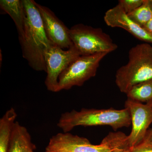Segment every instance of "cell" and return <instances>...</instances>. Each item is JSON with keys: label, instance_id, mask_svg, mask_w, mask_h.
<instances>
[{"label": "cell", "instance_id": "cell-1", "mask_svg": "<svg viewBox=\"0 0 152 152\" xmlns=\"http://www.w3.org/2000/svg\"><path fill=\"white\" fill-rule=\"evenodd\" d=\"M26 14L24 30L19 37L23 57L37 71L46 72L45 56L53 45L47 37L40 14L33 0H23Z\"/></svg>", "mask_w": 152, "mask_h": 152}, {"label": "cell", "instance_id": "cell-2", "mask_svg": "<svg viewBox=\"0 0 152 152\" xmlns=\"http://www.w3.org/2000/svg\"><path fill=\"white\" fill-rule=\"evenodd\" d=\"M131 125L129 112L126 108L82 109L78 111L72 110L61 115L57 126L64 133H68L78 126H108L114 130Z\"/></svg>", "mask_w": 152, "mask_h": 152}, {"label": "cell", "instance_id": "cell-3", "mask_svg": "<svg viewBox=\"0 0 152 152\" xmlns=\"http://www.w3.org/2000/svg\"><path fill=\"white\" fill-rule=\"evenodd\" d=\"M152 79V47L144 43L130 50L129 61L120 67L115 75V83L126 94L135 85Z\"/></svg>", "mask_w": 152, "mask_h": 152}, {"label": "cell", "instance_id": "cell-4", "mask_svg": "<svg viewBox=\"0 0 152 152\" xmlns=\"http://www.w3.org/2000/svg\"><path fill=\"white\" fill-rule=\"evenodd\" d=\"M69 36L74 45L81 56L100 53L109 54L118 48L110 35L100 28L79 24L69 29Z\"/></svg>", "mask_w": 152, "mask_h": 152}, {"label": "cell", "instance_id": "cell-5", "mask_svg": "<svg viewBox=\"0 0 152 152\" xmlns=\"http://www.w3.org/2000/svg\"><path fill=\"white\" fill-rule=\"evenodd\" d=\"M107 54L100 53L79 57L60 75L58 92L74 86H81L95 77L101 61Z\"/></svg>", "mask_w": 152, "mask_h": 152}, {"label": "cell", "instance_id": "cell-6", "mask_svg": "<svg viewBox=\"0 0 152 152\" xmlns=\"http://www.w3.org/2000/svg\"><path fill=\"white\" fill-rule=\"evenodd\" d=\"M80 56L74 45L66 50L53 45L48 50L45 56L47 74L45 85L47 89L53 92H58L60 75Z\"/></svg>", "mask_w": 152, "mask_h": 152}, {"label": "cell", "instance_id": "cell-7", "mask_svg": "<svg viewBox=\"0 0 152 152\" xmlns=\"http://www.w3.org/2000/svg\"><path fill=\"white\" fill-rule=\"evenodd\" d=\"M125 108L130 115L132 129L128 137L130 145L134 148L145 140L152 123V105L127 99L125 102Z\"/></svg>", "mask_w": 152, "mask_h": 152}, {"label": "cell", "instance_id": "cell-8", "mask_svg": "<svg viewBox=\"0 0 152 152\" xmlns=\"http://www.w3.org/2000/svg\"><path fill=\"white\" fill-rule=\"evenodd\" d=\"M46 151L50 152H112L105 144L91 143L86 138L70 133H59L53 136Z\"/></svg>", "mask_w": 152, "mask_h": 152}, {"label": "cell", "instance_id": "cell-9", "mask_svg": "<svg viewBox=\"0 0 152 152\" xmlns=\"http://www.w3.org/2000/svg\"><path fill=\"white\" fill-rule=\"evenodd\" d=\"M34 4L40 14L44 29L49 39L61 48H69L73 45L70 37L69 29L48 8L35 1Z\"/></svg>", "mask_w": 152, "mask_h": 152}, {"label": "cell", "instance_id": "cell-10", "mask_svg": "<svg viewBox=\"0 0 152 152\" xmlns=\"http://www.w3.org/2000/svg\"><path fill=\"white\" fill-rule=\"evenodd\" d=\"M104 18L109 26L121 28L140 40L152 43V35L130 18L118 4L107 11Z\"/></svg>", "mask_w": 152, "mask_h": 152}, {"label": "cell", "instance_id": "cell-11", "mask_svg": "<svg viewBox=\"0 0 152 152\" xmlns=\"http://www.w3.org/2000/svg\"><path fill=\"white\" fill-rule=\"evenodd\" d=\"M35 149L26 128L16 121L12 131L8 152H34Z\"/></svg>", "mask_w": 152, "mask_h": 152}, {"label": "cell", "instance_id": "cell-12", "mask_svg": "<svg viewBox=\"0 0 152 152\" xmlns=\"http://www.w3.org/2000/svg\"><path fill=\"white\" fill-rule=\"evenodd\" d=\"M0 7L8 14L14 21L18 37L23 35L26 20V11L23 0H1Z\"/></svg>", "mask_w": 152, "mask_h": 152}, {"label": "cell", "instance_id": "cell-13", "mask_svg": "<svg viewBox=\"0 0 152 152\" xmlns=\"http://www.w3.org/2000/svg\"><path fill=\"white\" fill-rule=\"evenodd\" d=\"M17 114L12 107L8 110L0 119V152H8L14 124Z\"/></svg>", "mask_w": 152, "mask_h": 152}, {"label": "cell", "instance_id": "cell-14", "mask_svg": "<svg viewBox=\"0 0 152 152\" xmlns=\"http://www.w3.org/2000/svg\"><path fill=\"white\" fill-rule=\"evenodd\" d=\"M126 94L132 100L152 105V79L134 86Z\"/></svg>", "mask_w": 152, "mask_h": 152}, {"label": "cell", "instance_id": "cell-15", "mask_svg": "<svg viewBox=\"0 0 152 152\" xmlns=\"http://www.w3.org/2000/svg\"><path fill=\"white\" fill-rule=\"evenodd\" d=\"M102 142L107 145L112 152H132L133 148L130 145L128 136L122 132L109 133Z\"/></svg>", "mask_w": 152, "mask_h": 152}, {"label": "cell", "instance_id": "cell-16", "mask_svg": "<svg viewBox=\"0 0 152 152\" xmlns=\"http://www.w3.org/2000/svg\"><path fill=\"white\" fill-rule=\"evenodd\" d=\"M127 15L136 23L143 27L152 18V5L151 0H145L140 7Z\"/></svg>", "mask_w": 152, "mask_h": 152}, {"label": "cell", "instance_id": "cell-17", "mask_svg": "<svg viewBox=\"0 0 152 152\" xmlns=\"http://www.w3.org/2000/svg\"><path fill=\"white\" fill-rule=\"evenodd\" d=\"M145 0H120L118 4L127 14L132 12L140 7Z\"/></svg>", "mask_w": 152, "mask_h": 152}, {"label": "cell", "instance_id": "cell-18", "mask_svg": "<svg viewBox=\"0 0 152 152\" xmlns=\"http://www.w3.org/2000/svg\"><path fill=\"white\" fill-rule=\"evenodd\" d=\"M132 152H152V142L144 140L133 148Z\"/></svg>", "mask_w": 152, "mask_h": 152}, {"label": "cell", "instance_id": "cell-19", "mask_svg": "<svg viewBox=\"0 0 152 152\" xmlns=\"http://www.w3.org/2000/svg\"><path fill=\"white\" fill-rule=\"evenodd\" d=\"M143 28L152 35V18Z\"/></svg>", "mask_w": 152, "mask_h": 152}, {"label": "cell", "instance_id": "cell-20", "mask_svg": "<svg viewBox=\"0 0 152 152\" xmlns=\"http://www.w3.org/2000/svg\"><path fill=\"white\" fill-rule=\"evenodd\" d=\"M145 140L152 142V128L148 131Z\"/></svg>", "mask_w": 152, "mask_h": 152}, {"label": "cell", "instance_id": "cell-21", "mask_svg": "<svg viewBox=\"0 0 152 152\" xmlns=\"http://www.w3.org/2000/svg\"><path fill=\"white\" fill-rule=\"evenodd\" d=\"M151 4L152 5V0H151Z\"/></svg>", "mask_w": 152, "mask_h": 152}, {"label": "cell", "instance_id": "cell-22", "mask_svg": "<svg viewBox=\"0 0 152 152\" xmlns=\"http://www.w3.org/2000/svg\"><path fill=\"white\" fill-rule=\"evenodd\" d=\"M45 152H48V151H45Z\"/></svg>", "mask_w": 152, "mask_h": 152}, {"label": "cell", "instance_id": "cell-23", "mask_svg": "<svg viewBox=\"0 0 152 152\" xmlns=\"http://www.w3.org/2000/svg\"></svg>", "mask_w": 152, "mask_h": 152}]
</instances>
